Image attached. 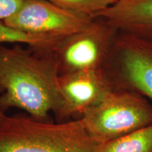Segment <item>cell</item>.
Listing matches in <instances>:
<instances>
[{"mask_svg": "<svg viewBox=\"0 0 152 152\" xmlns=\"http://www.w3.org/2000/svg\"><path fill=\"white\" fill-rule=\"evenodd\" d=\"M62 38L25 33L9 27L2 20H0V45L4 43L26 44L33 48L53 52Z\"/></svg>", "mask_w": 152, "mask_h": 152, "instance_id": "30bf717a", "label": "cell"}, {"mask_svg": "<svg viewBox=\"0 0 152 152\" xmlns=\"http://www.w3.org/2000/svg\"><path fill=\"white\" fill-rule=\"evenodd\" d=\"M24 0H0V20H4L14 15L20 8Z\"/></svg>", "mask_w": 152, "mask_h": 152, "instance_id": "7c38bea8", "label": "cell"}, {"mask_svg": "<svg viewBox=\"0 0 152 152\" xmlns=\"http://www.w3.org/2000/svg\"><path fill=\"white\" fill-rule=\"evenodd\" d=\"M79 119L99 145L151 125L152 105L140 93L115 89Z\"/></svg>", "mask_w": 152, "mask_h": 152, "instance_id": "3957f363", "label": "cell"}, {"mask_svg": "<svg viewBox=\"0 0 152 152\" xmlns=\"http://www.w3.org/2000/svg\"><path fill=\"white\" fill-rule=\"evenodd\" d=\"M62 106L56 114L57 121L80 115L99 104L115 90L104 68L85 70L59 75Z\"/></svg>", "mask_w": 152, "mask_h": 152, "instance_id": "52a82bcc", "label": "cell"}, {"mask_svg": "<svg viewBox=\"0 0 152 152\" xmlns=\"http://www.w3.org/2000/svg\"><path fill=\"white\" fill-rule=\"evenodd\" d=\"M61 8L89 15L95 18L100 11L113 5L117 0H48Z\"/></svg>", "mask_w": 152, "mask_h": 152, "instance_id": "8fae6325", "label": "cell"}, {"mask_svg": "<svg viewBox=\"0 0 152 152\" xmlns=\"http://www.w3.org/2000/svg\"><path fill=\"white\" fill-rule=\"evenodd\" d=\"M104 69L115 89L152 99V41L118 32Z\"/></svg>", "mask_w": 152, "mask_h": 152, "instance_id": "5b68a950", "label": "cell"}, {"mask_svg": "<svg viewBox=\"0 0 152 152\" xmlns=\"http://www.w3.org/2000/svg\"><path fill=\"white\" fill-rule=\"evenodd\" d=\"M95 17L104 18L120 33L152 41V0H117Z\"/></svg>", "mask_w": 152, "mask_h": 152, "instance_id": "ba28073f", "label": "cell"}, {"mask_svg": "<svg viewBox=\"0 0 152 152\" xmlns=\"http://www.w3.org/2000/svg\"><path fill=\"white\" fill-rule=\"evenodd\" d=\"M96 152H152V124L112 141L99 144Z\"/></svg>", "mask_w": 152, "mask_h": 152, "instance_id": "9c48e42d", "label": "cell"}, {"mask_svg": "<svg viewBox=\"0 0 152 152\" xmlns=\"http://www.w3.org/2000/svg\"><path fill=\"white\" fill-rule=\"evenodd\" d=\"M0 45V104L4 111L18 108L40 121H49L62 106L59 72L54 52Z\"/></svg>", "mask_w": 152, "mask_h": 152, "instance_id": "6da1fadb", "label": "cell"}, {"mask_svg": "<svg viewBox=\"0 0 152 152\" xmlns=\"http://www.w3.org/2000/svg\"><path fill=\"white\" fill-rule=\"evenodd\" d=\"M1 89H0V96H1ZM6 116H7V115L5 114L4 111L3 110L2 107H1V104H0V123H1V121L4 119V118Z\"/></svg>", "mask_w": 152, "mask_h": 152, "instance_id": "4fadbf2b", "label": "cell"}, {"mask_svg": "<svg viewBox=\"0 0 152 152\" xmlns=\"http://www.w3.org/2000/svg\"><path fill=\"white\" fill-rule=\"evenodd\" d=\"M80 120L53 123L20 115L0 123V152H96Z\"/></svg>", "mask_w": 152, "mask_h": 152, "instance_id": "7a4b0ae2", "label": "cell"}, {"mask_svg": "<svg viewBox=\"0 0 152 152\" xmlns=\"http://www.w3.org/2000/svg\"><path fill=\"white\" fill-rule=\"evenodd\" d=\"M118 34L105 19L95 17L87 28L63 37L54 51L59 75L105 68Z\"/></svg>", "mask_w": 152, "mask_h": 152, "instance_id": "277c9868", "label": "cell"}, {"mask_svg": "<svg viewBox=\"0 0 152 152\" xmlns=\"http://www.w3.org/2000/svg\"><path fill=\"white\" fill-rule=\"evenodd\" d=\"M94 17L61 8L48 0H24L4 20L9 27L30 35L64 37L90 26Z\"/></svg>", "mask_w": 152, "mask_h": 152, "instance_id": "8992f818", "label": "cell"}]
</instances>
